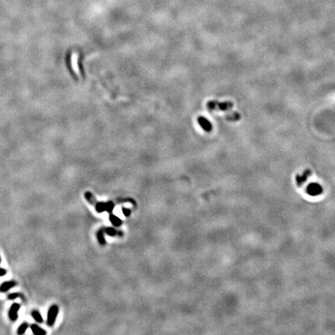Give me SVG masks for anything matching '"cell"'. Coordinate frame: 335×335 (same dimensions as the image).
Returning a JSON list of instances; mask_svg holds the SVG:
<instances>
[{
    "instance_id": "obj_4",
    "label": "cell",
    "mask_w": 335,
    "mask_h": 335,
    "mask_svg": "<svg viewBox=\"0 0 335 335\" xmlns=\"http://www.w3.org/2000/svg\"><path fill=\"white\" fill-rule=\"evenodd\" d=\"M20 309V305L17 303H14L10 306L9 310V318L11 321H16L18 319V312Z\"/></svg>"
},
{
    "instance_id": "obj_15",
    "label": "cell",
    "mask_w": 335,
    "mask_h": 335,
    "mask_svg": "<svg viewBox=\"0 0 335 335\" xmlns=\"http://www.w3.org/2000/svg\"><path fill=\"white\" fill-rule=\"evenodd\" d=\"M96 237H97L98 241H99V244H100L101 245H105V238H104L103 229H100V230H99V231L97 232Z\"/></svg>"
},
{
    "instance_id": "obj_3",
    "label": "cell",
    "mask_w": 335,
    "mask_h": 335,
    "mask_svg": "<svg viewBox=\"0 0 335 335\" xmlns=\"http://www.w3.org/2000/svg\"><path fill=\"white\" fill-rule=\"evenodd\" d=\"M306 192L312 196H316L323 192V188L320 184L313 182L309 184L308 186L306 187Z\"/></svg>"
},
{
    "instance_id": "obj_1",
    "label": "cell",
    "mask_w": 335,
    "mask_h": 335,
    "mask_svg": "<svg viewBox=\"0 0 335 335\" xmlns=\"http://www.w3.org/2000/svg\"><path fill=\"white\" fill-rule=\"evenodd\" d=\"M234 104L231 102H217V101H209L207 102V108L209 111L214 110H221V111H227L231 110Z\"/></svg>"
},
{
    "instance_id": "obj_19",
    "label": "cell",
    "mask_w": 335,
    "mask_h": 335,
    "mask_svg": "<svg viewBox=\"0 0 335 335\" xmlns=\"http://www.w3.org/2000/svg\"><path fill=\"white\" fill-rule=\"evenodd\" d=\"M122 210H123V214H124V215L126 216V217H129V216L130 215V213H131L130 209H127V208L123 207V208H122Z\"/></svg>"
},
{
    "instance_id": "obj_14",
    "label": "cell",
    "mask_w": 335,
    "mask_h": 335,
    "mask_svg": "<svg viewBox=\"0 0 335 335\" xmlns=\"http://www.w3.org/2000/svg\"><path fill=\"white\" fill-rule=\"evenodd\" d=\"M226 119H227V120H229V121L231 122L238 121V120H239L240 119H241V115H240V114H238V112H234V113L230 114V115L226 116Z\"/></svg>"
},
{
    "instance_id": "obj_18",
    "label": "cell",
    "mask_w": 335,
    "mask_h": 335,
    "mask_svg": "<svg viewBox=\"0 0 335 335\" xmlns=\"http://www.w3.org/2000/svg\"><path fill=\"white\" fill-rule=\"evenodd\" d=\"M22 295H21L20 293H18V292H13V293L9 294L8 299L10 300H15L17 298H19V297H20Z\"/></svg>"
},
{
    "instance_id": "obj_11",
    "label": "cell",
    "mask_w": 335,
    "mask_h": 335,
    "mask_svg": "<svg viewBox=\"0 0 335 335\" xmlns=\"http://www.w3.org/2000/svg\"><path fill=\"white\" fill-rule=\"evenodd\" d=\"M95 207H96V211L97 213H103L105 211H106V203H103V202H96V203L95 204Z\"/></svg>"
},
{
    "instance_id": "obj_8",
    "label": "cell",
    "mask_w": 335,
    "mask_h": 335,
    "mask_svg": "<svg viewBox=\"0 0 335 335\" xmlns=\"http://www.w3.org/2000/svg\"><path fill=\"white\" fill-rule=\"evenodd\" d=\"M31 329L32 330L33 333L35 335H45L47 334L46 330H43L42 327L38 326L36 324H33L31 325Z\"/></svg>"
},
{
    "instance_id": "obj_16",
    "label": "cell",
    "mask_w": 335,
    "mask_h": 335,
    "mask_svg": "<svg viewBox=\"0 0 335 335\" xmlns=\"http://www.w3.org/2000/svg\"><path fill=\"white\" fill-rule=\"evenodd\" d=\"M85 199H86L87 201H88L89 203L92 205H94L95 206V204H96V202H97L96 201V199L95 198L94 196H93L90 192H86L85 193Z\"/></svg>"
},
{
    "instance_id": "obj_13",
    "label": "cell",
    "mask_w": 335,
    "mask_h": 335,
    "mask_svg": "<svg viewBox=\"0 0 335 335\" xmlns=\"http://www.w3.org/2000/svg\"><path fill=\"white\" fill-rule=\"evenodd\" d=\"M28 327H29V324H28V323L26 322V321H24V322H23L22 324H20V325L18 327V329H17V334H19V335H22L23 334V333H25V332L27 331V330L28 329Z\"/></svg>"
},
{
    "instance_id": "obj_10",
    "label": "cell",
    "mask_w": 335,
    "mask_h": 335,
    "mask_svg": "<svg viewBox=\"0 0 335 335\" xmlns=\"http://www.w3.org/2000/svg\"><path fill=\"white\" fill-rule=\"evenodd\" d=\"M31 316H32L33 319L36 321L37 323L39 324H42L43 322V316H42L41 313H40V311L37 310H34L31 312Z\"/></svg>"
},
{
    "instance_id": "obj_7",
    "label": "cell",
    "mask_w": 335,
    "mask_h": 335,
    "mask_svg": "<svg viewBox=\"0 0 335 335\" xmlns=\"http://www.w3.org/2000/svg\"><path fill=\"white\" fill-rule=\"evenodd\" d=\"M17 285L16 281L14 280H11V281H7L5 283H2L1 286H0V292H8L9 290H10L11 289H13V287Z\"/></svg>"
},
{
    "instance_id": "obj_6",
    "label": "cell",
    "mask_w": 335,
    "mask_h": 335,
    "mask_svg": "<svg viewBox=\"0 0 335 335\" xmlns=\"http://www.w3.org/2000/svg\"><path fill=\"white\" fill-rule=\"evenodd\" d=\"M197 121H198L200 126L204 130V131H206V132L207 133L211 132L213 126L210 122H209L207 119H206L203 117H200L197 119Z\"/></svg>"
},
{
    "instance_id": "obj_17",
    "label": "cell",
    "mask_w": 335,
    "mask_h": 335,
    "mask_svg": "<svg viewBox=\"0 0 335 335\" xmlns=\"http://www.w3.org/2000/svg\"><path fill=\"white\" fill-rule=\"evenodd\" d=\"M114 207H115V204L114 203V202L109 201L106 203V211L110 214L113 213V210H114Z\"/></svg>"
},
{
    "instance_id": "obj_20",
    "label": "cell",
    "mask_w": 335,
    "mask_h": 335,
    "mask_svg": "<svg viewBox=\"0 0 335 335\" xmlns=\"http://www.w3.org/2000/svg\"><path fill=\"white\" fill-rule=\"evenodd\" d=\"M7 274V271L5 268H0V277H2V276L6 275Z\"/></svg>"
},
{
    "instance_id": "obj_21",
    "label": "cell",
    "mask_w": 335,
    "mask_h": 335,
    "mask_svg": "<svg viewBox=\"0 0 335 335\" xmlns=\"http://www.w3.org/2000/svg\"><path fill=\"white\" fill-rule=\"evenodd\" d=\"M1 262H2V258H1V256H0V264H1Z\"/></svg>"
},
{
    "instance_id": "obj_5",
    "label": "cell",
    "mask_w": 335,
    "mask_h": 335,
    "mask_svg": "<svg viewBox=\"0 0 335 335\" xmlns=\"http://www.w3.org/2000/svg\"><path fill=\"white\" fill-rule=\"evenodd\" d=\"M311 173L312 172L310 169H306L301 175H297L296 176V182L297 185L299 186H301L303 183L306 182L309 176H311Z\"/></svg>"
},
{
    "instance_id": "obj_2",
    "label": "cell",
    "mask_w": 335,
    "mask_h": 335,
    "mask_svg": "<svg viewBox=\"0 0 335 335\" xmlns=\"http://www.w3.org/2000/svg\"><path fill=\"white\" fill-rule=\"evenodd\" d=\"M58 313H59V307L58 305L54 304L50 306L47 316V324L49 327H52L54 325L58 317Z\"/></svg>"
},
{
    "instance_id": "obj_9",
    "label": "cell",
    "mask_w": 335,
    "mask_h": 335,
    "mask_svg": "<svg viewBox=\"0 0 335 335\" xmlns=\"http://www.w3.org/2000/svg\"><path fill=\"white\" fill-rule=\"evenodd\" d=\"M103 229L104 233L107 234L108 235L112 237L114 236H123V233L121 231H117V230H115L114 228H112V227H106V228H102Z\"/></svg>"
},
{
    "instance_id": "obj_12",
    "label": "cell",
    "mask_w": 335,
    "mask_h": 335,
    "mask_svg": "<svg viewBox=\"0 0 335 335\" xmlns=\"http://www.w3.org/2000/svg\"><path fill=\"white\" fill-rule=\"evenodd\" d=\"M110 220L113 224H114L115 227H120L122 223V220L120 218L117 217V216L114 215L113 213L110 214Z\"/></svg>"
}]
</instances>
